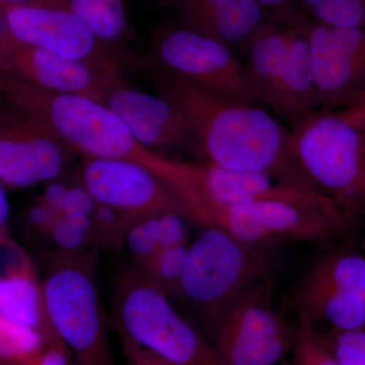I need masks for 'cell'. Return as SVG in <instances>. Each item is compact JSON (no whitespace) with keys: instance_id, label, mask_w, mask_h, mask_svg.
<instances>
[{"instance_id":"1","label":"cell","mask_w":365,"mask_h":365,"mask_svg":"<svg viewBox=\"0 0 365 365\" xmlns=\"http://www.w3.org/2000/svg\"><path fill=\"white\" fill-rule=\"evenodd\" d=\"M155 83L158 95L186 120L204 160L317 192L295 160L290 130L263 107L230 100L167 69Z\"/></svg>"},{"instance_id":"2","label":"cell","mask_w":365,"mask_h":365,"mask_svg":"<svg viewBox=\"0 0 365 365\" xmlns=\"http://www.w3.org/2000/svg\"><path fill=\"white\" fill-rule=\"evenodd\" d=\"M2 97L49 126L85 158L138 163L158 178L168 155L145 148L107 106L76 93L44 90L0 72Z\"/></svg>"},{"instance_id":"3","label":"cell","mask_w":365,"mask_h":365,"mask_svg":"<svg viewBox=\"0 0 365 365\" xmlns=\"http://www.w3.org/2000/svg\"><path fill=\"white\" fill-rule=\"evenodd\" d=\"M187 218L201 227H213L253 244L325 242L351 235L357 220L328 197L316 200L262 199L225 205H197Z\"/></svg>"},{"instance_id":"4","label":"cell","mask_w":365,"mask_h":365,"mask_svg":"<svg viewBox=\"0 0 365 365\" xmlns=\"http://www.w3.org/2000/svg\"><path fill=\"white\" fill-rule=\"evenodd\" d=\"M278 246L253 244L217 228L202 227L189 244L178 299L201 317L206 328L237 294L258 283L274 280Z\"/></svg>"},{"instance_id":"5","label":"cell","mask_w":365,"mask_h":365,"mask_svg":"<svg viewBox=\"0 0 365 365\" xmlns=\"http://www.w3.org/2000/svg\"><path fill=\"white\" fill-rule=\"evenodd\" d=\"M290 135L311 186L359 220L365 212V133L340 112L321 110L292 125Z\"/></svg>"},{"instance_id":"6","label":"cell","mask_w":365,"mask_h":365,"mask_svg":"<svg viewBox=\"0 0 365 365\" xmlns=\"http://www.w3.org/2000/svg\"><path fill=\"white\" fill-rule=\"evenodd\" d=\"M98 249L56 252L42 280L46 313L79 365H111L97 279Z\"/></svg>"},{"instance_id":"7","label":"cell","mask_w":365,"mask_h":365,"mask_svg":"<svg viewBox=\"0 0 365 365\" xmlns=\"http://www.w3.org/2000/svg\"><path fill=\"white\" fill-rule=\"evenodd\" d=\"M112 306L117 328L170 364L227 365L210 340L133 266L117 276Z\"/></svg>"},{"instance_id":"8","label":"cell","mask_w":365,"mask_h":365,"mask_svg":"<svg viewBox=\"0 0 365 365\" xmlns=\"http://www.w3.org/2000/svg\"><path fill=\"white\" fill-rule=\"evenodd\" d=\"M299 319L329 330L365 328V251L349 237L322 244L290 299Z\"/></svg>"},{"instance_id":"9","label":"cell","mask_w":365,"mask_h":365,"mask_svg":"<svg viewBox=\"0 0 365 365\" xmlns=\"http://www.w3.org/2000/svg\"><path fill=\"white\" fill-rule=\"evenodd\" d=\"M274 280L237 294L206 327L208 339L227 365H279L294 349L295 327L274 302Z\"/></svg>"},{"instance_id":"10","label":"cell","mask_w":365,"mask_h":365,"mask_svg":"<svg viewBox=\"0 0 365 365\" xmlns=\"http://www.w3.org/2000/svg\"><path fill=\"white\" fill-rule=\"evenodd\" d=\"M1 30L24 44L85 62L102 72H120L121 62L62 0L0 2Z\"/></svg>"},{"instance_id":"11","label":"cell","mask_w":365,"mask_h":365,"mask_svg":"<svg viewBox=\"0 0 365 365\" xmlns=\"http://www.w3.org/2000/svg\"><path fill=\"white\" fill-rule=\"evenodd\" d=\"M76 151L40 120L2 98L0 102V182L24 189L63 174Z\"/></svg>"},{"instance_id":"12","label":"cell","mask_w":365,"mask_h":365,"mask_svg":"<svg viewBox=\"0 0 365 365\" xmlns=\"http://www.w3.org/2000/svg\"><path fill=\"white\" fill-rule=\"evenodd\" d=\"M155 52L167 71L230 100L262 107L244 62L218 41L184 26L169 29L158 35Z\"/></svg>"},{"instance_id":"13","label":"cell","mask_w":365,"mask_h":365,"mask_svg":"<svg viewBox=\"0 0 365 365\" xmlns=\"http://www.w3.org/2000/svg\"><path fill=\"white\" fill-rule=\"evenodd\" d=\"M79 180L96 203L116 211L130 223L165 211L185 215L176 192L138 163L86 158Z\"/></svg>"},{"instance_id":"14","label":"cell","mask_w":365,"mask_h":365,"mask_svg":"<svg viewBox=\"0 0 365 365\" xmlns=\"http://www.w3.org/2000/svg\"><path fill=\"white\" fill-rule=\"evenodd\" d=\"M102 103L117 115L145 148L170 157L188 151L203 158L200 146L181 113L160 96L126 85L120 72L101 76Z\"/></svg>"},{"instance_id":"15","label":"cell","mask_w":365,"mask_h":365,"mask_svg":"<svg viewBox=\"0 0 365 365\" xmlns=\"http://www.w3.org/2000/svg\"><path fill=\"white\" fill-rule=\"evenodd\" d=\"M326 111H341L365 93V28H334L300 20Z\"/></svg>"},{"instance_id":"16","label":"cell","mask_w":365,"mask_h":365,"mask_svg":"<svg viewBox=\"0 0 365 365\" xmlns=\"http://www.w3.org/2000/svg\"><path fill=\"white\" fill-rule=\"evenodd\" d=\"M0 72L44 90L76 93L102 103V71L85 62L24 44L4 30H0Z\"/></svg>"},{"instance_id":"17","label":"cell","mask_w":365,"mask_h":365,"mask_svg":"<svg viewBox=\"0 0 365 365\" xmlns=\"http://www.w3.org/2000/svg\"><path fill=\"white\" fill-rule=\"evenodd\" d=\"M289 23L292 32L287 61L267 107L294 125L324 110V104L314 79L309 41L302 21L295 18Z\"/></svg>"},{"instance_id":"18","label":"cell","mask_w":365,"mask_h":365,"mask_svg":"<svg viewBox=\"0 0 365 365\" xmlns=\"http://www.w3.org/2000/svg\"><path fill=\"white\" fill-rule=\"evenodd\" d=\"M265 21V7L256 0H222L208 11L182 20V26L218 41L234 52H246Z\"/></svg>"},{"instance_id":"19","label":"cell","mask_w":365,"mask_h":365,"mask_svg":"<svg viewBox=\"0 0 365 365\" xmlns=\"http://www.w3.org/2000/svg\"><path fill=\"white\" fill-rule=\"evenodd\" d=\"M0 316L42 333L50 342L59 338L46 313L42 281L36 271L0 277Z\"/></svg>"},{"instance_id":"20","label":"cell","mask_w":365,"mask_h":365,"mask_svg":"<svg viewBox=\"0 0 365 365\" xmlns=\"http://www.w3.org/2000/svg\"><path fill=\"white\" fill-rule=\"evenodd\" d=\"M190 220L182 213L165 211L139 218L125 232L123 245L139 263L163 250L189 244Z\"/></svg>"},{"instance_id":"21","label":"cell","mask_w":365,"mask_h":365,"mask_svg":"<svg viewBox=\"0 0 365 365\" xmlns=\"http://www.w3.org/2000/svg\"><path fill=\"white\" fill-rule=\"evenodd\" d=\"M96 37L112 46L127 33L124 0H62Z\"/></svg>"},{"instance_id":"22","label":"cell","mask_w":365,"mask_h":365,"mask_svg":"<svg viewBox=\"0 0 365 365\" xmlns=\"http://www.w3.org/2000/svg\"><path fill=\"white\" fill-rule=\"evenodd\" d=\"M188 250L189 244L163 250L144 261L133 264V267L153 287L173 299L179 294Z\"/></svg>"},{"instance_id":"23","label":"cell","mask_w":365,"mask_h":365,"mask_svg":"<svg viewBox=\"0 0 365 365\" xmlns=\"http://www.w3.org/2000/svg\"><path fill=\"white\" fill-rule=\"evenodd\" d=\"M47 343L42 333L0 316V365H29Z\"/></svg>"},{"instance_id":"24","label":"cell","mask_w":365,"mask_h":365,"mask_svg":"<svg viewBox=\"0 0 365 365\" xmlns=\"http://www.w3.org/2000/svg\"><path fill=\"white\" fill-rule=\"evenodd\" d=\"M314 21L334 28H365V0H297Z\"/></svg>"},{"instance_id":"25","label":"cell","mask_w":365,"mask_h":365,"mask_svg":"<svg viewBox=\"0 0 365 365\" xmlns=\"http://www.w3.org/2000/svg\"><path fill=\"white\" fill-rule=\"evenodd\" d=\"M292 351L294 365H340L327 344L324 334L304 319H299L295 326Z\"/></svg>"},{"instance_id":"26","label":"cell","mask_w":365,"mask_h":365,"mask_svg":"<svg viewBox=\"0 0 365 365\" xmlns=\"http://www.w3.org/2000/svg\"><path fill=\"white\" fill-rule=\"evenodd\" d=\"M324 336L340 365H365V328L350 331L328 330Z\"/></svg>"},{"instance_id":"27","label":"cell","mask_w":365,"mask_h":365,"mask_svg":"<svg viewBox=\"0 0 365 365\" xmlns=\"http://www.w3.org/2000/svg\"><path fill=\"white\" fill-rule=\"evenodd\" d=\"M49 234L62 253L76 254L97 248L95 240L66 216L59 215Z\"/></svg>"},{"instance_id":"28","label":"cell","mask_w":365,"mask_h":365,"mask_svg":"<svg viewBox=\"0 0 365 365\" xmlns=\"http://www.w3.org/2000/svg\"><path fill=\"white\" fill-rule=\"evenodd\" d=\"M36 271L29 255L14 239L7 230H0V277Z\"/></svg>"},{"instance_id":"29","label":"cell","mask_w":365,"mask_h":365,"mask_svg":"<svg viewBox=\"0 0 365 365\" xmlns=\"http://www.w3.org/2000/svg\"><path fill=\"white\" fill-rule=\"evenodd\" d=\"M96 202L90 194L81 185L67 189L63 205L60 209L59 215L64 216H91Z\"/></svg>"},{"instance_id":"30","label":"cell","mask_w":365,"mask_h":365,"mask_svg":"<svg viewBox=\"0 0 365 365\" xmlns=\"http://www.w3.org/2000/svg\"><path fill=\"white\" fill-rule=\"evenodd\" d=\"M118 329V328H117ZM118 332L121 336L122 344L126 359L129 365H172L145 349L143 346L137 344L135 341L131 339L123 331L118 329Z\"/></svg>"},{"instance_id":"31","label":"cell","mask_w":365,"mask_h":365,"mask_svg":"<svg viewBox=\"0 0 365 365\" xmlns=\"http://www.w3.org/2000/svg\"><path fill=\"white\" fill-rule=\"evenodd\" d=\"M58 216L59 213L57 211L46 205L39 199L30 208L28 213L29 222L33 225V227L37 228L40 232H48V234Z\"/></svg>"},{"instance_id":"32","label":"cell","mask_w":365,"mask_h":365,"mask_svg":"<svg viewBox=\"0 0 365 365\" xmlns=\"http://www.w3.org/2000/svg\"><path fill=\"white\" fill-rule=\"evenodd\" d=\"M338 112H340L350 123L365 133V95L360 97L350 107Z\"/></svg>"},{"instance_id":"33","label":"cell","mask_w":365,"mask_h":365,"mask_svg":"<svg viewBox=\"0 0 365 365\" xmlns=\"http://www.w3.org/2000/svg\"><path fill=\"white\" fill-rule=\"evenodd\" d=\"M66 191L67 189L64 185H50V186L45 190L44 194L40 197L39 200L59 213L60 209H61L62 205H63Z\"/></svg>"},{"instance_id":"34","label":"cell","mask_w":365,"mask_h":365,"mask_svg":"<svg viewBox=\"0 0 365 365\" xmlns=\"http://www.w3.org/2000/svg\"><path fill=\"white\" fill-rule=\"evenodd\" d=\"M220 1H222V0H182V21L208 11L210 7L215 6Z\"/></svg>"},{"instance_id":"35","label":"cell","mask_w":365,"mask_h":365,"mask_svg":"<svg viewBox=\"0 0 365 365\" xmlns=\"http://www.w3.org/2000/svg\"><path fill=\"white\" fill-rule=\"evenodd\" d=\"M9 213H11V207H9V201L6 195V188L0 182V230H7Z\"/></svg>"},{"instance_id":"36","label":"cell","mask_w":365,"mask_h":365,"mask_svg":"<svg viewBox=\"0 0 365 365\" xmlns=\"http://www.w3.org/2000/svg\"><path fill=\"white\" fill-rule=\"evenodd\" d=\"M256 1L265 9H284L290 0H256Z\"/></svg>"},{"instance_id":"37","label":"cell","mask_w":365,"mask_h":365,"mask_svg":"<svg viewBox=\"0 0 365 365\" xmlns=\"http://www.w3.org/2000/svg\"><path fill=\"white\" fill-rule=\"evenodd\" d=\"M28 1V0H0V2H6V4H16V2Z\"/></svg>"},{"instance_id":"38","label":"cell","mask_w":365,"mask_h":365,"mask_svg":"<svg viewBox=\"0 0 365 365\" xmlns=\"http://www.w3.org/2000/svg\"><path fill=\"white\" fill-rule=\"evenodd\" d=\"M283 365H294V362H292V364H290V362H285V364Z\"/></svg>"},{"instance_id":"39","label":"cell","mask_w":365,"mask_h":365,"mask_svg":"<svg viewBox=\"0 0 365 365\" xmlns=\"http://www.w3.org/2000/svg\"><path fill=\"white\" fill-rule=\"evenodd\" d=\"M2 98H4V97H2L1 90H0V102H1Z\"/></svg>"},{"instance_id":"40","label":"cell","mask_w":365,"mask_h":365,"mask_svg":"<svg viewBox=\"0 0 365 365\" xmlns=\"http://www.w3.org/2000/svg\"><path fill=\"white\" fill-rule=\"evenodd\" d=\"M362 248H364V251H365V242H364V245H362Z\"/></svg>"},{"instance_id":"41","label":"cell","mask_w":365,"mask_h":365,"mask_svg":"<svg viewBox=\"0 0 365 365\" xmlns=\"http://www.w3.org/2000/svg\"><path fill=\"white\" fill-rule=\"evenodd\" d=\"M364 95H365V93H364ZM364 95H362V96H364ZM362 96H361V97H362Z\"/></svg>"},{"instance_id":"42","label":"cell","mask_w":365,"mask_h":365,"mask_svg":"<svg viewBox=\"0 0 365 365\" xmlns=\"http://www.w3.org/2000/svg\"><path fill=\"white\" fill-rule=\"evenodd\" d=\"M29 365H32V364H29Z\"/></svg>"}]
</instances>
